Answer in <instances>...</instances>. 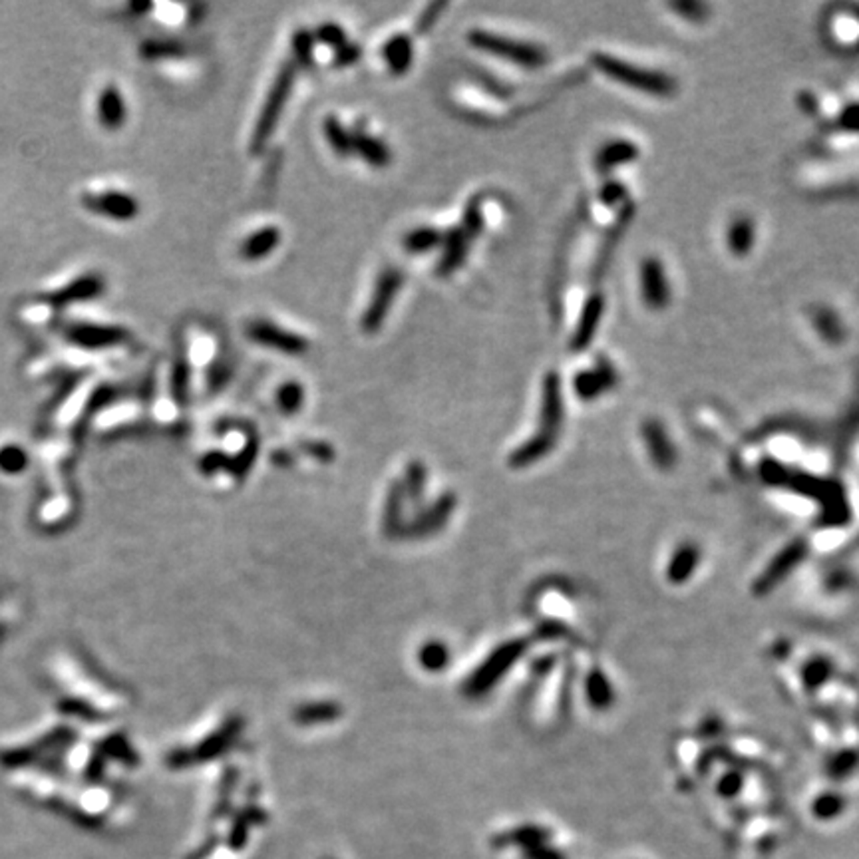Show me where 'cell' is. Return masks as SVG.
Returning <instances> with one entry per match:
<instances>
[{"label": "cell", "mask_w": 859, "mask_h": 859, "mask_svg": "<svg viewBox=\"0 0 859 859\" xmlns=\"http://www.w3.org/2000/svg\"><path fill=\"white\" fill-rule=\"evenodd\" d=\"M303 402H305V388L298 382L291 381L278 388L277 404L285 414H295L298 408L303 406Z\"/></svg>", "instance_id": "obj_18"}, {"label": "cell", "mask_w": 859, "mask_h": 859, "mask_svg": "<svg viewBox=\"0 0 859 859\" xmlns=\"http://www.w3.org/2000/svg\"><path fill=\"white\" fill-rule=\"evenodd\" d=\"M338 714V706L335 704H311V706H303L297 711V721L303 724H315V722H325V721H333Z\"/></svg>", "instance_id": "obj_21"}, {"label": "cell", "mask_w": 859, "mask_h": 859, "mask_svg": "<svg viewBox=\"0 0 859 859\" xmlns=\"http://www.w3.org/2000/svg\"><path fill=\"white\" fill-rule=\"evenodd\" d=\"M542 420L543 426L539 430V434L514 454V466H527L535 462L537 458L545 456L553 444L555 430H559V422H562V392H559V378L555 376H549L545 381Z\"/></svg>", "instance_id": "obj_2"}, {"label": "cell", "mask_w": 859, "mask_h": 859, "mask_svg": "<svg viewBox=\"0 0 859 859\" xmlns=\"http://www.w3.org/2000/svg\"><path fill=\"white\" fill-rule=\"evenodd\" d=\"M484 225H486V219H484L482 199L474 197L472 202H469V203L466 205V212H464L462 223H459V227L464 229V233H466L469 239H474V237H477L479 233L484 231Z\"/></svg>", "instance_id": "obj_19"}, {"label": "cell", "mask_w": 859, "mask_h": 859, "mask_svg": "<svg viewBox=\"0 0 859 859\" xmlns=\"http://www.w3.org/2000/svg\"><path fill=\"white\" fill-rule=\"evenodd\" d=\"M172 386H174L175 401L185 402L187 401V391H189V363L185 361L184 356H179L175 361Z\"/></svg>", "instance_id": "obj_22"}, {"label": "cell", "mask_w": 859, "mask_h": 859, "mask_svg": "<svg viewBox=\"0 0 859 859\" xmlns=\"http://www.w3.org/2000/svg\"><path fill=\"white\" fill-rule=\"evenodd\" d=\"M800 555H802V549H800V545H794V547L790 549V552H788L784 557H780V562H778V565H774V567L770 569V573L766 575V581H768V583L776 581L778 577L784 575V571H786L788 567H790V565H794V563L800 562Z\"/></svg>", "instance_id": "obj_27"}, {"label": "cell", "mask_w": 859, "mask_h": 859, "mask_svg": "<svg viewBox=\"0 0 859 859\" xmlns=\"http://www.w3.org/2000/svg\"><path fill=\"white\" fill-rule=\"evenodd\" d=\"M353 152L361 156L373 167H386L392 162V152L382 139H378L363 129H353Z\"/></svg>", "instance_id": "obj_9"}, {"label": "cell", "mask_w": 859, "mask_h": 859, "mask_svg": "<svg viewBox=\"0 0 859 859\" xmlns=\"http://www.w3.org/2000/svg\"><path fill=\"white\" fill-rule=\"evenodd\" d=\"M519 653H522V645H519V643H512V645H505L504 648H499V651L482 666V671L476 673L472 678H469L467 693L479 694V693L487 691V688L492 686L497 681V678L504 675L505 668L515 661V658L519 656Z\"/></svg>", "instance_id": "obj_6"}, {"label": "cell", "mask_w": 859, "mask_h": 859, "mask_svg": "<svg viewBox=\"0 0 859 859\" xmlns=\"http://www.w3.org/2000/svg\"><path fill=\"white\" fill-rule=\"evenodd\" d=\"M88 205L96 212L114 219H132L137 215L139 205L132 195L126 194H106L88 199Z\"/></svg>", "instance_id": "obj_11"}, {"label": "cell", "mask_w": 859, "mask_h": 859, "mask_svg": "<svg viewBox=\"0 0 859 859\" xmlns=\"http://www.w3.org/2000/svg\"><path fill=\"white\" fill-rule=\"evenodd\" d=\"M402 283H404V275L401 269L386 267L384 271H381V275H378L376 278L374 291L371 295V303H368V307L364 308L363 318H361V326L364 333L373 335L384 325L396 295L401 293Z\"/></svg>", "instance_id": "obj_4"}, {"label": "cell", "mask_w": 859, "mask_h": 859, "mask_svg": "<svg viewBox=\"0 0 859 859\" xmlns=\"http://www.w3.org/2000/svg\"><path fill=\"white\" fill-rule=\"evenodd\" d=\"M76 341L86 346H109L124 341L126 333L122 328H109V326H80L74 331Z\"/></svg>", "instance_id": "obj_14"}, {"label": "cell", "mask_w": 859, "mask_h": 859, "mask_svg": "<svg viewBox=\"0 0 859 859\" xmlns=\"http://www.w3.org/2000/svg\"><path fill=\"white\" fill-rule=\"evenodd\" d=\"M442 243H444V255L439 257L436 273L439 277H448V275H452L456 269H459L466 263V257H467L469 243H472V239H469L464 233V229L458 225V227L448 229L444 239H442Z\"/></svg>", "instance_id": "obj_7"}, {"label": "cell", "mask_w": 859, "mask_h": 859, "mask_svg": "<svg viewBox=\"0 0 859 859\" xmlns=\"http://www.w3.org/2000/svg\"><path fill=\"white\" fill-rule=\"evenodd\" d=\"M184 52L185 48L179 42H156L149 44L146 50L147 56H182Z\"/></svg>", "instance_id": "obj_30"}, {"label": "cell", "mask_w": 859, "mask_h": 859, "mask_svg": "<svg viewBox=\"0 0 859 859\" xmlns=\"http://www.w3.org/2000/svg\"><path fill=\"white\" fill-rule=\"evenodd\" d=\"M448 8L446 3H432L430 6H426V10L422 13V16L418 18V24H416V30L420 34H426L430 28H432L436 23H438V18L439 14L444 13V10Z\"/></svg>", "instance_id": "obj_28"}, {"label": "cell", "mask_w": 859, "mask_h": 859, "mask_svg": "<svg viewBox=\"0 0 859 859\" xmlns=\"http://www.w3.org/2000/svg\"><path fill=\"white\" fill-rule=\"evenodd\" d=\"M589 696H591V701L597 706H609V703H611V693H609V686L603 676L595 675L591 681H589Z\"/></svg>", "instance_id": "obj_26"}, {"label": "cell", "mask_w": 859, "mask_h": 859, "mask_svg": "<svg viewBox=\"0 0 859 859\" xmlns=\"http://www.w3.org/2000/svg\"><path fill=\"white\" fill-rule=\"evenodd\" d=\"M315 36H316L318 40H321L323 44L331 46V48H335V50L341 48L343 44H346V33H345V28L335 24V23H326V24H323V26H318Z\"/></svg>", "instance_id": "obj_23"}, {"label": "cell", "mask_w": 859, "mask_h": 859, "mask_svg": "<svg viewBox=\"0 0 859 859\" xmlns=\"http://www.w3.org/2000/svg\"><path fill=\"white\" fill-rule=\"evenodd\" d=\"M420 658H422V665L430 668V671H439V668L448 663V651L442 645L432 643L422 648Z\"/></svg>", "instance_id": "obj_24"}, {"label": "cell", "mask_w": 859, "mask_h": 859, "mask_svg": "<svg viewBox=\"0 0 859 859\" xmlns=\"http://www.w3.org/2000/svg\"><path fill=\"white\" fill-rule=\"evenodd\" d=\"M223 462H225V456H222L219 452H213V454H207V456L203 458V464H202V466H203L205 472H213V469L222 467Z\"/></svg>", "instance_id": "obj_31"}, {"label": "cell", "mask_w": 859, "mask_h": 859, "mask_svg": "<svg viewBox=\"0 0 859 859\" xmlns=\"http://www.w3.org/2000/svg\"><path fill=\"white\" fill-rule=\"evenodd\" d=\"M467 42L479 50H484V52L487 54L507 58V60H512V62H517L519 66H527V68L542 66L545 60L542 48L519 42V40L499 36L494 33H487V30H469Z\"/></svg>", "instance_id": "obj_3"}, {"label": "cell", "mask_w": 859, "mask_h": 859, "mask_svg": "<svg viewBox=\"0 0 859 859\" xmlns=\"http://www.w3.org/2000/svg\"><path fill=\"white\" fill-rule=\"evenodd\" d=\"M601 66L611 76L621 78L623 82L633 84L637 88L653 90V92H663V90H666V82L663 78H658L655 74L641 72V70H633V68L625 66L623 62H613V60H609V58H601Z\"/></svg>", "instance_id": "obj_12"}, {"label": "cell", "mask_w": 859, "mask_h": 859, "mask_svg": "<svg viewBox=\"0 0 859 859\" xmlns=\"http://www.w3.org/2000/svg\"><path fill=\"white\" fill-rule=\"evenodd\" d=\"M645 291H647L648 301H658L661 295L665 293V288L661 287V269H658L655 263L645 269Z\"/></svg>", "instance_id": "obj_25"}, {"label": "cell", "mask_w": 859, "mask_h": 859, "mask_svg": "<svg viewBox=\"0 0 859 859\" xmlns=\"http://www.w3.org/2000/svg\"><path fill=\"white\" fill-rule=\"evenodd\" d=\"M442 239L444 233H439L434 227H418L414 231L406 233L404 249L408 253H426L442 245Z\"/></svg>", "instance_id": "obj_16"}, {"label": "cell", "mask_w": 859, "mask_h": 859, "mask_svg": "<svg viewBox=\"0 0 859 859\" xmlns=\"http://www.w3.org/2000/svg\"><path fill=\"white\" fill-rule=\"evenodd\" d=\"M293 54L295 60L293 62L297 66H311L313 64V56H315V34L307 28H298L295 36H293Z\"/></svg>", "instance_id": "obj_17"}, {"label": "cell", "mask_w": 859, "mask_h": 859, "mask_svg": "<svg viewBox=\"0 0 859 859\" xmlns=\"http://www.w3.org/2000/svg\"><path fill=\"white\" fill-rule=\"evenodd\" d=\"M325 137L328 146L333 147V152L338 156H351L353 152V132H348L341 119L335 116L325 118Z\"/></svg>", "instance_id": "obj_15"}, {"label": "cell", "mask_w": 859, "mask_h": 859, "mask_svg": "<svg viewBox=\"0 0 859 859\" xmlns=\"http://www.w3.org/2000/svg\"><path fill=\"white\" fill-rule=\"evenodd\" d=\"M126 118V106L122 94L118 92V88L109 86L102 92V98H99V119L102 124L108 126L109 129H116L122 126Z\"/></svg>", "instance_id": "obj_13"}, {"label": "cell", "mask_w": 859, "mask_h": 859, "mask_svg": "<svg viewBox=\"0 0 859 859\" xmlns=\"http://www.w3.org/2000/svg\"><path fill=\"white\" fill-rule=\"evenodd\" d=\"M297 64L293 60L288 62H283V66L278 68V72L273 80L271 88H269V94L265 98V102L261 106V114L257 118V124L251 136V152L259 154L261 149L267 146L269 137L273 136L275 127L281 119L283 108L288 102V96H291L293 88H295V78H297Z\"/></svg>", "instance_id": "obj_1"}, {"label": "cell", "mask_w": 859, "mask_h": 859, "mask_svg": "<svg viewBox=\"0 0 859 859\" xmlns=\"http://www.w3.org/2000/svg\"><path fill=\"white\" fill-rule=\"evenodd\" d=\"M382 56L388 64V70L392 74L402 76L411 70L414 62V44L412 38L408 34H396L392 36L382 48Z\"/></svg>", "instance_id": "obj_10"}, {"label": "cell", "mask_w": 859, "mask_h": 859, "mask_svg": "<svg viewBox=\"0 0 859 859\" xmlns=\"http://www.w3.org/2000/svg\"><path fill=\"white\" fill-rule=\"evenodd\" d=\"M307 452L316 456V458H325V459L333 458V449L328 448L326 444H308V446H307Z\"/></svg>", "instance_id": "obj_32"}, {"label": "cell", "mask_w": 859, "mask_h": 859, "mask_svg": "<svg viewBox=\"0 0 859 859\" xmlns=\"http://www.w3.org/2000/svg\"><path fill=\"white\" fill-rule=\"evenodd\" d=\"M281 229L271 225V227H263L259 231L249 235L245 241L241 243V257L247 259V261H261V259L271 255L275 249L281 245Z\"/></svg>", "instance_id": "obj_8"}, {"label": "cell", "mask_w": 859, "mask_h": 859, "mask_svg": "<svg viewBox=\"0 0 859 859\" xmlns=\"http://www.w3.org/2000/svg\"><path fill=\"white\" fill-rule=\"evenodd\" d=\"M247 338L261 346L273 348L277 353H283L288 356H301L308 351V341L305 336L297 335L293 331L278 326L265 318H255L245 328Z\"/></svg>", "instance_id": "obj_5"}, {"label": "cell", "mask_w": 859, "mask_h": 859, "mask_svg": "<svg viewBox=\"0 0 859 859\" xmlns=\"http://www.w3.org/2000/svg\"><path fill=\"white\" fill-rule=\"evenodd\" d=\"M696 552L694 547H683L673 559L671 569H668V575H671L673 581H684V579L693 573V569L696 565Z\"/></svg>", "instance_id": "obj_20"}, {"label": "cell", "mask_w": 859, "mask_h": 859, "mask_svg": "<svg viewBox=\"0 0 859 859\" xmlns=\"http://www.w3.org/2000/svg\"><path fill=\"white\" fill-rule=\"evenodd\" d=\"M363 56V50L358 44H353V42H346L343 44L341 48H336L335 50V64L336 66H351L354 64L358 58Z\"/></svg>", "instance_id": "obj_29"}]
</instances>
